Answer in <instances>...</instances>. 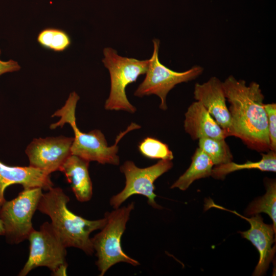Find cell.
<instances>
[{
  "instance_id": "7402d4cb",
  "label": "cell",
  "mask_w": 276,
  "mask_h": 276,
  "mask_svg": "<svg viewBox=\"0 0 276 276\" xmlns=\"http://www.w3.org/2000/svg\"><path fill=\"white\" fill-rule=\"evenodd\" d=\"M268 123L270 150H276V104H264Z\"/></svg>"
},
{
  "instance_id": "277c9868",
  "label": "cell",
  "mask_w": 276,
  "mask_h": 276,
  "mask_svg": "<svg viewBox=\"0 0 276 276\" xmlns=\"http://www.w3.org/2000/svg\"><path fill=\"white\" fill-rule=\"evenodd\" d=\"M134 202L127 206L115 209L105 216L106 222L101 231L91 238V241L98 260L96 265L100 275H103L112 266L120 262L130 264L134 266L140 265L135 259L127 256L122 250L121 240L134 209Z\"/></svg>"
},
{
  "instance_id": "9a60e30c",
  "label": "cell",
  "mask_w": 276,
  "mask_h": 276,
  "mask_svg": "<svg viewBox=\"0 0 276 276\" xmlns=\"http://www.w3.org/2000/svg\"><path fill=\"white\" fill-rule=\"evenodd\" d=\"M89 162L71 154L60 169L63 172L72 190L80 202L90 200L93 195L92 182L89 176Z\"/></svg>"
},
{
  "instance_id": "d4e9b609",
  "label": "cell",
  "mask_w": 276,
  "mask_h": 276,
  "mask_svg": "<svg viewBox=\"0 0 276 276\" xmlns=\"http://www.w3.org/2000/svg\"><path fill=\"white\" fill-rule=\"evenodd\" d=\"M1 50L0 49V56H1Z\"/></svg>"
},
{
  "instance_id": "5bb4252c",
  "label": "cell",
  "mask_w": 276,
  "mask_h": 276,
  "mask_svg": "<svg viewBox=\"0 0 276 276\" xmlns=\"http://www.w3.org/2000/svg\"><path fill=\"white\" fill-rule=\"evenodd\" d=\"M185 131L194 140L201 138L225 139L227 132L199 101L193 102L185 114Z\"/></svg>"
},
{
  "instance_id": "44dd1931",
  "label": "cell",
  "mask_w": 276,
  "mask_h": 276,
  "mask_svg": "<svg viewBox=\"0 0 276 276\" xmlns=\"http://www.w3.org/2000/svg\"><path fill=\"white\" fill-rule=\"evenodd\" d=\"M141 153L150 159L172 160L173 154L168 146L160 141L151 137L144 139L139 145Z\"/></svg>"
},
{
  "instance_id": "30bf717a",
  "label": "cell",
  "mask_w": 276,
  "mask_h": 276,
  "mask_svg": "<svg viewBox=\"0 0 276 276\" xmlns=\"http://www.w3.org/2000/svg\"><path fill=\"white\" fill-rule=\"evenodd\" d=\"M73 141L74 137L63 136L34 139L26 149L29 166L49 174L59 171L72 154Z\"/></svg>"
},
{
  "instance_id": "6da1fadb",
  "label": "cell",
  "mask_w": 276,
  "mask_h": 276,
  "mask_svg": "<svg viewBox=\"0 0 276 276\" xmlns=\"http://www.w3.org/2000/svg\"><path fill=\"white\" fill-rule=\"evenodd\" d=\"M223 86L231 118L229 136L239 138L249 148L258 152L270 150L267 117L260 85L229 76Z\"/></svg>"
},
{
  "instance_id": "e0dca14e",
  "label": "cell",
  "mask_w": 276,
  "mask_h": 276,
  "mask_svg": "<svg viewBox=\"0 0 276 276\" xmlns=\"http://www.w3.org/2000/svg\"><path fill=\"white\" fill-rule=\"evenodd\" d=\"M258 169L262 171L275 172V151L269 150L262 153L261 159L257 162L247 161L244 164H237L233 161L215 166L213 168L211 175L217 179H223L228 174L243 169Z\"/></svg>"
},
{
  "instance_id": "3957f363",
  "label": "cell",
  "mask_w": 276,
  "mask_h": 276,
  "mask_svg": "<svg viewBox=\"0 0 276 276\" xmlns=\"http://www.w3.org/2000/svg\"><path fill=\"white\" fill-rule=\"evenodd\" d=\"M79 99V96L75 91L70 94L64 106L53 114L52 117H58L60 119L57 122L51 124L50 128L54 129L58 127H62L65 124H69L75 135L71 148L72 154L89 162L96 161L101 164L118 165L120 158L117 153L119 141L128 132L139 129L141 126L135 123H131L125 130L118 134L114 145L108 146L104 134L100 130L95 129L88 133H84L78 128L75 112Z\"/></svg>"
},
{
  "instance_id": "d6986e66",
  "label": "cell",
  "mask_w": 276,
  "mask_h": 276,
  "mask_svg": "<svg viewBox=\"0 0 276 276\" xmlns=\"http://www.w3.org/2000/svg\"><path fill=\"white\" fill-rule=\"evenodd\" d=\"M198 140V148L209 156L214 165H220L233 161V156L225 139L206 137Z\"/></svg>"
},
{
  "instance_id": "4fadbf2b",
  "label": "cell",
  "mask_w": 276,
  "mask_h": 276,
  "mask_svg": "<svg viewBox=\"0 0 276 276\" xmlns=\"http://www.w3.org/2000/svg\"><path fill=\"white\" fill-rule=\"evenodd\" d=\"M15 184L21 185L24 189L40 188L45 191L53 187L50 174L43 171L30 166H8L0 160V208L6 201V189Z\"/></svg>"
},
{
  "instance_id": "cb8c5ba5",
  "label": "cell",
  "mask_w": 276,
  "mask_h": 276,
  "mask_svg": "<svg viewBox=\"0 0 276 276\" xmlns=\"http://www.w3.org/2000/svg\"><path fill=\"white\" fill-rule=\"evenodd\" d=\"M5 230L3 222L0 218V236H4Z\"/></svg>"
},
{
  "instance_id": "52a82bcc",
  "label": "cell",
  "mask_w": 276,
  "mask_h": 276,
  "mask_svg": "<svg viewBox=\"0 0 276 276\" xmlns=\"http://www.w3.org/2000/svg\"><path fill=\"white\" fill-rule=\"evenodd\" d=\"M40 188L24 189L14 199L0 208V218L7 243L17 244L28 239L34 229L32 220L42 195Z\"/></svg>"
},
{
  "instance_id": "7c38bea8",
  "label": "cell",
  "mask_w": 276,
  "mask_h": 276,
  "mask_svg": "<svg viewBox=\"0 0 276 276\" xmlns=\"http://www.w3.org/2000/svg\"><path fill=\"white\" fill-rule=\"evenodd\" d=\"M194 97L204 106L228 136L231 118L226 103L223 82L214 76L203 83H196Z\"/></svg>"
},
{
  "instance_id": "8992f818",
  "label": "cell",
  "mask_w": 276,
  "mask_h": 276,
  "mask_svg": "<svg viewBox=\"0 0 276 276\" xmlns=\"http://www.w3.org/2000/svg\"><path fill=\"white\" fill-rule=\"evenodd\" d=\"M28 239L29 255L19 276L27 275L38 267H48L56 275H66V247L51 223L45 222L38 231L34 229Z\"/></svg>"
},
{
  "instance_id": "9c48e42d",
  "label": "cell",
  "mask_w": 276,
  "mask_h": 276,
  "mask_svg": "<svg viewBox=\"0 0 276 276\" xmlns=\"http://www.w3.org/2000/svg\"><path fill=\"white\" fill-rule=\"evenodd\" d=\"M172 167V160L168 159H160L156 164L143 168L137 167L132 161H126L120 167L125 177V186L110 198V205L117 209L132 195L139 194L147 197L148 204L153 208L162 209L155 201L156 195L154 192V182Z\"/></svg>"
},
{
  "instance_id": "ba28073f",
  "label": "cell",
  "mask_w": 276,
  "mask_h": 276,
  "mask_svg": "<svg viewBox=\"0 0 276 276\" xmlns=\"http://www.w3.org/2000/svg\"><path fill=\"white\" fill-rule=\"evenodd\" d=\"M153 52L146 77L134 93L138 97L156 95L160 99L159 108L167 109L166 98L169 92L177 84L193 80L201 75L203 68L194 65L188 70L178 72L170 70L163 64L158 58L159 40H153Z\"/></svg>"
},
{
  "instance_id": "7a4b0ae2",
  "label": "cell",
  "mask_w": 276,
  "mask_h": 276,
  "mask_svg": "<svg viewBox=\"0 0 276 276\" xmlns=\"http://www.w3.org/2000/svg\"><path fill=\"white\" fill-rule=\"evenodd\" d=\"M70 198L60 188H51L43 193L37 210L47 215L51 224L66 248L74 247L91 255L94 249L90 234L101 229L106 222V218L89 220L71 212L67 204Z\"/></svg>"
},
{
  "instance_id": "8fae6325",
  "label": "cell",
  "mask_w": 276,
  "mask_h": 276,
  "mask_svg": "<svg viewBox=\"0 0 276 276\" xmlns=\"http://www.w3.org/2000/svg\"><path fill=\"white\" fill-rule=\"evenodd\" d=\"M211 203L207 201L205 204L208 207L220 209L232 212L247 221L250 227L247 231L239 232L242 237L250 241L257 248L260 258L258 263L253 273V275L259 276L263 275L267 271L269 265L273 260L275 251V246H272L275 242V232L273 225L267 224L263 222L260 215L256 214L250 218L243 216L235 211L227 210L222 206L216 204L212 201Z\"/></svg>"
},
{
  "instance_id": "ac0fdd59",
  "label": "cell",
  "mask_w": 276,
  "mask_h": 276,
  "mask_svg": "<svg viewBox=\"0 0 276 276\" xmlns=\"http://www.w3.org/2000/svg\"><path fill=\"white\" fill-rule=\"evenodd\" d=\"M266 193L252 201L245 210L246 215H255L260 213L267 214L271 219L276 232V183L274 179L265 180Z\"/></svg>"
},
{
  "instance_id": "603a6c76",
  "label": "cell",
  "mask_w": 276,
  "mask_h": 276,
  "mask_svg": "<svg viewBox=\"0 0 276 276\" xmlns=\"http://www.w3.org/2000/svg\"><path fill=\"white\" fill-rule=\"evenodd\" d=\"M20 66L18 63L12 59L8 61L0 60V76L7 73L16 72L19 70Z\"/></svg>"
},
{
  "instance_id": "5b68a950",
  "label": "cell",
  "mask_w": 276,
  "mask_h": 276,
  "mask_svg": "<svg viewBox=\"0 0 276 276\" xmlns=\"http://www.w3.org/2000/svg\"><path fill=\"white\" fill-rule=\"evenodd\" d=\"M102 62L110 77V90L105 103V108L109 110H124L134 113L136 110L127 99V86L136 81L138 77L146 73L150 59L138 60L123 57L111 48L103 50Z\"/></svg>"
},
{
  "instance_id": "2e32d148",
  "label": "cell",
  "mask_w": 276,
  "mask_h": 276,
  "mask_svg": "<svg viewBox=\"0 0 276 276\" xmlns=\"http://www.w3.org/2000/svg\"><path fill=\"white\" fill-rule=\"evenodd\" d=\"M214 166L209 156L197 148L193 156L189 168L171 186V189L178 188L185 191L196 180L211 175Z\"/></svg>"
},
{
  "instance_id": "ffe728a7",
  "label": "cell",
  "mask_w": 276,
  "mask_h": 276,
  "mask_svg": "<svg viewBox=\"0 0 276 276\" xmlns=\"http://www.w3.org/2000/svg\"><path fill=\"white\" fill-rule=\"evenodd\" d=\"M37 41L42 47L56 52L66 49L71 44V39L64 31L53 28L41 31L37 37Z\"/></svg>"
}]
</instances>
